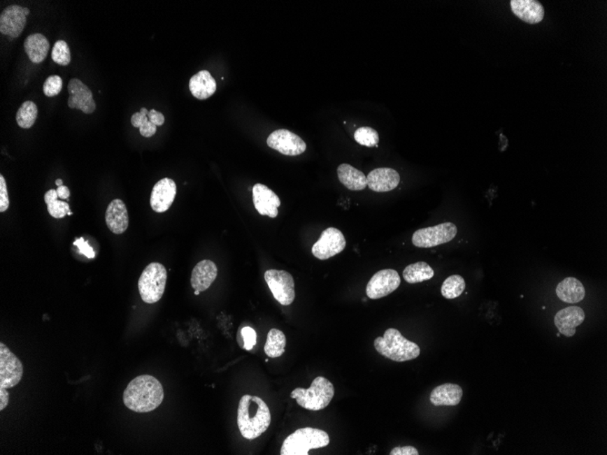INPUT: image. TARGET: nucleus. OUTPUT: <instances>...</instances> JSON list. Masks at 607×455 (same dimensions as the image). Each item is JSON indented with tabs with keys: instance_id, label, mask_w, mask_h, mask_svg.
<instances>
[{
	"instance_id": "41",
	"label": "nucleus",
	"mask_w": 607,
	"mask_h": 455,
	"mask_svg": "<svg viewBox=\"0 0 607 455\" xmlns=\"http://www.w3.org/2000/svg\"><path fill=\"white\" fill-rule=\"evenodd\" d=\"M6 389L7 388L0 387V411L4 410L8 405L9 394Z\"/></svg>"
},
{
	"instance_id": "7",
	"label": "nucleus",
	"mask_w": 607,
	"mask_h": 455,
	"mask_svg": "<svg viewBox=\"0 0 607 455\" xmlns=\"http://www.w3.org/2000/svg\"><path fill=\"white\" fill-rule=\"evenodd\" d=\"M457 233V229L455 224L443 223L417 230L413 235L412 243L417 247H435L453 240Z\"/></svg>"
},
{
	"instance_id": "20",
	"label": "nucleus",
	"mask_w": 607,
	"mask_h": 455,
	"mask_svg": "<svg viewBox=\"0 0 607 455\" xmlns=\"http://www.w3.org/2000/svg\"><path fill=\"white\" fill-rule=\"evenodd\" d=\"M513 13L524 22L537 24L544 20L545 9L539 1L536 0H512L510 2Z\"/></svg>"
},
{
	"instance_id": "42",
	"label": "nucleus",
	"mask_w": 607,
	"mask_h": 455,
	"mask_svg": "<svg viewBox=\"0 0 607 455\" xmlns=\"http://www.w3.org/2000/svg\"><path fill=\"white\" fill-rule=\"evenodd\" d=\"M57 193L60 199L68 200L71 196V191H69V187L64 186V185L57 187Z\"/></svg>"
},
{
	"instance_id": "25",
	"label": "nucleus",
	"mask_w": 607,
	"mask_h": 455,
	"mask_svg": "<svg viewBox=\"0 0 607 455\" xmlns=\"http://www.w3.org/2000/svg\"><path fill=\"white\" fill-rule=\"evenodd\" d=\"M50 42L41 33H36V34L27 36L25 42H24V48H25L27 57L35 64L44 62L48 51H50Z\"/></svg>"
},
{
	"instance_id": "14",
	"label": "nucleus",
	"mask_w": 607,
	"mask_h": 455,
	"mask_svg": "<svg viewBox=\"0 0 607 455\" xmlns=\"http://www.w3.org/2000/svg\"><path fill=\"white\" fill-rule=\"evenodd\" d=\"M69 108L80 109L85 114H92L96 110V102L92 91L78 78H73L68 86Z\"/></svg>"
},
{
	"instance_id": "8",
	"label": "nucleus",
	"mask_w": 607,
	"mask_h": 455,
	"mask_svg": "<svg viewBox=\"0 0 607 455\" xmlns=\"http://www.w3.org/2000/svg\"><path fill=\"white\" fill-rule=\"evenodd\" d=\"M265 280L273 296L282 305H290L295 301V281L290 273L270 269L265 273Z\"/></svg>"
},
{
	"instance_id": "15",
	"label": "nucleus",
	"mask_w": 607,
	"mask_h": 455,
	"mask_svg": "<svg viewBox=\"0 0 607 455\" xmlns=\"http://www.w3.org/2000/svg\"><path fill=\"white\" fill-rule=\"evenodd\" d=\"M177 195V185L171 178L161 179L152 189L150 205L157 213L168 211Z\"/></svg>"
},
{
	"instance_id": "28",
	"label": "nucleus",
	"mask_w": 607,
	"mask_h": 455,
	"mask_svg": "<svg viewBox=\"0 0 607 455\" xmlns=\"http://www.w3.org/2000/svg\"><path fill=\"white\" fill-rule=\"evenodd\" d=\"M286 345L287 338L285 333L280 330L273 328L269 331L264 349L269 357L278 358L283 356Z\"/></svg>"
},
{
	"instance_id": "46",
	"label": "nucleus",
	"mask_w": 607,
	"mask_h": 455,
	"mask_svg": "<svg viewBox=\"0 0 607 455\" xmlns=\"http://www.w3.org/2000/svg\"><path fill=\"white\" fill-rule=\"evenodd\" d=\"M200 294L199 291L195 290V295L199 296Z\"/></svg>"
},
{
	"instance_id": "31",
	"label": "nucleus",
	"mask_w": 607,
	"mask_h": 455,
	"mask_svg": "<svg viewBox=\"0 0 607 455\" xmlns=\"http://www.w3.org/2000/svg\"><path fill=\"white\" fill-rule=\"evenodd\" d=\"M355 140L358 144L367 147H378L379 142L378 133L374 129L369 127H359L355 132Z\"/></svg>"
},
{
	"instance_id": "33",
	"label": "nucleus",
	"mask_w": 607,
	"mask_h": 455,
	"mask_svg": "<svg viewBox=\"0 0 607 455\" xmlns=\"http://www.w3.org/2000/svg\"><path fill=\"white\" fill-rule=\"evenodd\" d=\"M51 57L55 63L60 66H68L71 62V52L68 43L64 41H57L54 45Z\"/></svg>"
},
{
	"instance_id": "16",
	"label": "nucleus",
	"mask_w": 607,
	"mask_h": 455,
	"mask_svg": "<svg viewBox=\"0 0 607 455\" xmlns=\"http://www.w3.org/2000/svg\"><path fill=\"white\" fill-rule=\"evenodd\" d=\"M253 202L255 208L261 215H268L271 218L278 217V208L281 205L280 199L265 185H255Z\"/></svg>"
},
{
	"instance_id": "44",
	"label": "nucleus",
	"mask_w": 607,
	"mask_h": 455,
	"mask_svg": "<svg viewBox=\"0 0 607 455\" xmlns=\"http://www.w3.org/2000/svg\"><path fill=\"white\" fill-rule=\"evenodd\" d=\"M56 185H57V187L63 186L62 179H57Z\"/></svg>"
},
{
	"instance_id": "13",
	"label": "nucleus",
	"mask_w": 607,
	"mask_h": 455,
	"mask_svg": "<svg viewBox=\"0 0 607 455\" xmlns=\"http://www.w3.org/2000/svg\"><path fill=\"white\" fill-rule=\"evenodd\" d=\"M29 9L17 5L8 6L0 15V32L1 34L17 38L23 32L27 24Z\"/></svg>"
},
{
	"instance_id": "34",
	"label": "nucleus",
	"mask_w": 607,
	"mask_h": 455,
	"mask_svg": "<svg viewBox=\"0 0 607 455\" xmlns=\"http://www.w3.org/2000/svg\"><path fill=\"white\" fill-rule=\"evenodd\" d=\"M63 80L59 75H50L43 85V92L48 98H53L62 92Z\"/></svg>"
},
{
	"instance_id": "18",
	"label": "nucleus",
	"mask_w": 607,
	"mask_h": 455,
	"mask_svg": "<svg viewBox=\"0 0 607 455\" xmlns=\"http://www.w3.org/2000/svg\"><path fill=\"white\" fill-rule=\"evenodd\" d=\"M367 187L374 192H390L400 183V175L396 170L382 168L372 170L366 177Z\"/></svg>"
},
{
	"instance_id": "38",
	"label": "nucleus",
	"mask_w": 607,
	"mask_h": 455,
	"mask_svg": "<svg viewBox=\"0 0 607 455\" xmlns=\"http://www.w3.org/2000/svg\"><path fill=\"white\" fill-rule=\"evenodd\" d=\"M74 245L78 247L80 254L89 257V259L95 257V252H94L93 248L90 247L89 243L84 240L83 238L76 239Z\"/></svg>"
},
{
	"instance_id": "1",
	"label": "nucleus",
	"mask_w": 607,
	"mask_h": 455,
	"mask_svg": "<svg viewBox=\"0 0 607 455\" xmlns=\"http://www.w3.org/2000/svg\"><path fill=\"white\" fill-rule=\"evenodd\" d=\"M164 400V389L160 382L150 375L133 379L124 391L123 402L129 410L150 412L156 410Z\"/></svg>"
},
{
	"instance_id": "29",
	"label": "nucleus",
	"mask_w": 607,
	"mask_h": 455,
	"mask_svg": "<svg viewBox=\"0 0 607 455\" xmlns=\"http://www.w3.org/2000/svg\"><path fill=\"white\" fill-rule=\"evenodd\" d=\"M38 107L34 102H24L17 112L16 120L21 129H29L34 125L38 117Z\"/></svg>"
},
{
	"instance_id": "12",
	"label": "nucleus",
	"mask_w": 607,
	"mask_h": 455,
	"mask_svg": "<svg viewBox=\"0 0 607 455\" xmlns=\"http://www.w3.org/2000/svg\"><path fill=\"white\" fill-rule=\"evenodd\" d=\"M266 143L270 148L278 151L285 156H299L306 150L305 141L287 129L276 130L270 134Z\"/></svg>"
},
{
	"instance_id": "10",
	"label": "nucleus",
	"mask_w": 607,
	"mask_h": 455,
	"mask_svg": "<svg viewBox=\"0 0 607 455\" xmlns=\"http://www.w3.org/2000/svg\"><path fill=\"white\" fill-rule=\"evenodd\" d=\"M347 245L344 235L338 229L329 227L321 233L320 240L312 247V254L320 260L329 259L341 253Z\"/></svg>"
},
{
	"instance_id": "27",
	"label": "nucleus",
	"mask_w": 607,
	"mask_h": 455,
	"mask_svg": "<svg viewBox=\"0 0 607 455\" xmlns=\"http://www.w3.org/2000/svg\"><path fill=\"white\" fill-rule=\"evenodd\" d=\"M435 272L427 263L417 262L406 266L403 272V277L409 284H417L430 280Z\"/></svg>"
},
{
	"instance_id": "36",
	"label": "nucleus",
	"mask_w": 607,
	"mask_h": 455,
	"mask_svg": "<svg viewBox=\"0 0 607 455\" xmlns=\"http://www.w3.org/2000/svg\"><path fill=\"white\" fill-rule=\"evenodd\" d=\"M257 333L252 327L245 326L241 330V339L245 350L251 351L257 345Z\"/></svg>"
},
{
	"instance_id": "23",
	"label": "nucleus",
	"mask_w": 607,
	"mask_h": 455,
	"mask_svg": "<svg viewBox=\"0 0 607 455\" xmlns=\"http://www.w3.org/2000/svg\"><path fill=\"white\" fill-rule=\"evenodd\" d=\"M190 90L196 99H208L217 90V82L208 71H201L190 78Z\"/></svg>"
},
{
	"instance_id": "32",
	"label": "nucleus",
	"mask_w": 607,
	"mask_h": 455,
	"mask_svg": "<svg viewBox=\"0 0 607 455\" xmlns=\"http://www.w3.org/2000/svg\"><path fill=\"white\" fill-rule=\"evenodd\" d=\"M131 124L134 127H138L141 134L144 138H151L157 132V126L151 123L148 120V115L141 114V112H136L131 117Z\"/></svg>"
},
{
	"instance_id": "22",
	"label": "nucleus",
	"mask_w": 607,
	"mask_h": 455,
	"mask_svg": "<svg viewBox=\"0 0 607 455\" xmlns=\"http://www.w3.org/2000/svg\"><path fill=\"white\" fill-rule=\"evenodd\" d=\"M462 397L463 389L459 385L444 384L431 392L430 402L435 406H455L459 405Z\"/></svg>"
},
{
	"instance_id": "2",
	"label": "nucleus",
	"mask_w": 607,
	"mask_h": 455,
	"mask_svg": "<svg viewBox=\"0 0 607 455\" xmlns=\"http://www.w3.org/2000/svg\"><path fill=\"white\" fill-rule=\"evenodd\" d=\"M271 424L268 405L259 396L245 394L239 401L238 426L243 438L253 440L262 435Z\"/></svg>"
},
{
	"instance_id": "24",
	"label": "nucleus",
	"mask_w": 607,
	"mask_h": 455,
	"mask_svg": "<svg viewBox=\"0 0 607 455\" xmlns=\"http://www.w3.org/2000/svg\"><path fill=\"white\" fill-rule=\"evenodd\" d=\"M555 292L561 301L569 303L581 302L585 296V287L575 277L564 278L558 284Z\"/></svg>"
},
{
	"instance_id": "45",
	"label": "nucleus",
	"mask_w": 607,
	"mask_h": 455,
	"mask_svg": "<svg viewBox=\"0 0 607 455\" xmlns=\"http://www.w3.org/2000/svg\"><path fill=\"white\" fill-rule=\"evenodd\" d=\"M139 112H141V114L148 115V112H150V111H148V109L145 108H142L141 109V111H139Z\"/></svg>"
},
{
	"instance_id": "6",
	"label": "nucleus",
	"mask_w": 607,
	"mask_h": 455,
	"mask_svg": "<svg viewBox=\"0 0 607 455\" xmlns=\"http://www.w3.org/2000/svg\"><path fill=\"white\" fill-rule=\"evenodd\" d=\"M168 272L160 263H151L142 272L138 280V290L142 300L147 303L159 302L166 289Z\"/></svg>"
},
{
	"instance_id": "37",
	"label": "nucleus",
	"mask_w": 607,
	"mask_h": 455,
	"mask_svg": "<svg viewBox=\"0 0 607 455\" xmlns=\"http://www.w3.org/2000/svg\"><path fill=\"white\" fill-rule=\"evenodd\" d=\"M9 208V197L8 193L7 183H6L5 178L0 175V212L7 211Z\"/></svg>"
},
{
	"instance_id": "40",
	"label": "nucleus",
	"mask_w": 607,
	"mask_h": 455,
	"mask_svg": "<svg viewBox=\"0 0 607 455\" xmlns=\"http://www.w3.org/2000/svg\"><path fill=\"white\" fill-rule=\"evenodd\" d=\"M390 455H418L420 452L413 447H396L391 451Z\"/></svg>"
},
{
	"instance_id": "17",
	"label": "nucleus",
	"mask_w": 607,
	"mask_h": 455,
	"mask_svg": "<svg viewBox=\"0 0 607 455\" xmlns=\"http://www.w3.org/2000/svg\"><path fill=\"white\" fill-rule=\"evenodd\" d=\"M585 311L578 306H569L557 312L555 317V324L561 335L572 338L576 335V327L584 323Z\"/></svg>"
},
{
	"instance_id": "19",
	"label": "nucleus",
	"mask_w": 607,
	"mask_h": 455,
	"mask_svg": "<svg viewBox=\"0 0 607 455\" xmlns=\"http://www.w3.org/2000/svg\"><path fill=\"white\" fill-rule=\"evenodd\" d=\"M106 224L112 233L116 235L127 231L129 224V212L125 203L121 199H114L106 211Z\"/></svg>"
},
{
	"instance_id": "11",
	"label": "nucleus",
	"mask_w": 607,
	"mask_h": 455,
	"mask_svg": "<svg viewBox=\"0 0 607 455\" xmlns=\"http://www.w3.org/2000/svg\"><path fill=\"white\" fill-rule=\"evenodd\" d=\"M401 284L399 272L394 269H384L376 272L366 286V296L370 299L383 298L392 294Z\"/></svg>"
},
{
	"instance_id": "21",
	"label": "nucleus",
	"mask_w": 607,
	"mask_h": 455,
	"mask_svg": "<svg viewBox=\"0 0 607 455\" xmlns=\"http://www.w3.org/2000/svg\"><path fill=\"white\" fill-rule=\"evenodd\" d=\"M217 277V265L211 260H202L194 268L191 275V286L200 293L208 290Z\"/></svg>"
},
{
	"instance_id": "35",
	"label": "nucleus",
	"mask_w": 607,
	"mask_h": 455,
	"mask_svg": "<svg viewBox=\"0 0 607 455\" xmlns=\"http://www.w3.org/2000/svg\"><path fill=\"white\" fill-rule=\"evenodd\" d=\"M48 211L51 217L57 218V219L64 218L66 215H73L68 203L59 199L55 200L54 202L48 205Z\"/></svg>"
},
{
	"instance_id": "4",
	"label": "nucleus",
	"mask_w": 607,
	"mask_h": 455,
	"mask_svg": "<svg viewBox=\"0 0 607 455\" xmlns=\"http://www.w3.org/2000/svg\"><path fill=\"white\" fill-rule=\"evenodd\" d=\"M330 438L323 430L305 427L288 435L282 445L281 455H308L312 449L327 447Z\"/></svg>"
},
{
	"instance_id": "9",
	"label": "nucleus",
	"mask_w": 607,
	"mask_h": 455,
	"mask_svg": "<svg viewBox=\"0 0 607 455\" xmlns=\"http://www.w3.org/2000/svg\"><path fill=\"white\" fill-rule=\"evenodd\" d=\"M20 360L6 345L0 344V387L12 388L20 383L23 376Z\"/></svg>"
},
{
	"instance_id": "26",
	"label": "nucleus",
	"mask_w": 607,
	"mask_h": 455,
	"mask_svg": "<svg viewBox=\"0 0 607 455\" xmlns=\"http://www.w3.org/2000/svg\"><path fill=\"white\" fill-rule=\"evenodd\" d=\"M338 175L339 181L349 190L361 191L367 187L365 174L348 164H342L338 166Z\"/></svg>"
},
{
	"instance_id": "43",
	"label": "nucleus",
	"mask_w": 607,
	"mask_h": 455,
	"mask_svg": "<svg viewBox=\"0 0 607 455\" xmlns=\"http://www.w3.org/2000/svg\"><path fill=\"white\" fill-rule=\"evenodd\" d=\"M57 198H59V196H57V190L50 189L45 194L44 200L47 205L50 204V203L54 202Z\"/></svg>"
},
{
	"instance_id": "5",
	"label": "nucleus",
	"mask_w": 607,
	"mask_h": 455,
	"mask_svg": "<svg viewBox=\"0 0 607 455\" xmlns=\"http://www.w3.org/2000/svg\"><path fill=\"white\" fill-rule=\"evenodd\" d=\"M335 396V388L329 380L318 376L308 389L296 388L290 394L301 407L310 411H320L329 406Z\"/></svg>"
},
{
	"instance_id": "30",
	"label": "nucleus",
	"mask_w": 607,
	"mask_h": 455,
	"mask_svg": "<svg viewBox=\"0 0 607 455\" xmlns=\"http://www.w3.org/2000/svg\"><path fill=\"white\" fill-rule=\"evenodd\" d=\"M466 289V282L461 275H454L445 279L441 287L442 296L447 299L459 297Z\"/></svg>"
},
{
	"instance_id": "3",
	"label": "nucleus",
	"mask_w": 607,
	"mask_h": 455,
	"mask_svg": "<svg viewBox=\"0 0 607 455\" xmlns=\"http://www.w3.org/2000/svg\"><path fill=\"white\" fill-rule=\"evenodd\" d=\"M374 345L381 356L394 362H406L420 356V347L404 338L401 333L394 328L387 329L384 336L376 338Z\"/></svg>"
},
{
	"instance_id": "39",
	"label": "nucleus",
	"mask_w": 607,
	"mask_h": 455,
	"mask_svg": "<svg viewBox=\"0 0 607 455\" xmlns=\"http://www.w3.org/2000/svg\"><path fill=\"white\" fill-rule=\"evenodd\" d=\"M148 120H150L151 123H153L155 126L160 127L163 126L164 123H165V117L160 112L155 110V109H151L150 112H148Z\"/></svg>"
}]
</instances>
